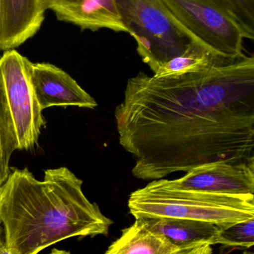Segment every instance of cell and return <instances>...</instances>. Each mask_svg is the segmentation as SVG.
<instances>
[{"label": "cell", "instance_id": "7a4b0ae2", "mask_svg": "<svg viewBox=\"0 0 254 254\" xmlns=\"http://www.w3.org/2000/svg\"><path fill=\"white\" fill-rule=\"evenodd\" d=\"M83 181L67 167L48 169L39 181L14 169L0 186V225L5 246L16 254H38L73 237L107 236L113 222L82 190Z\"/></svg>", "mask_w": 254, "mask_h": 254}, {"label": "cell", "instance_id": "7c38bea8", "mask_svg": "<svg viewBox=\"0 0 254 254\" xmlns=\"http://www.w3.org/2000/svg\"><path fill=\"white\" fill-rule=\"evenodd\" d=\"M179 248L136 219L104 254H174Z\"/></svg>", "mask_w": 254, "mask_h": 254}, {"label": "cell", "instance_id": "6da1fadb", "mask_svg": "<svg viewBox=\"0 0 254 254\" xmlns=\"http://www.w3.org/2000/svg\"><path fill=\"white\" fill-rule=\"evenodd\" d=\"M132 174L159 180L203 164H254V58H218L201 71L128 79L115 110Z\"/></svg>", "mask_w": 254, "mask_h": 254}, {"label": "cell", "instance_id": "4fadbf2b", "mask_svg": "<svg viewBox=\"0 0 254 254\" xmlns=\"http://www.w3.org/2000/svg\"><path fill=\"white\" fill-rule=\"evenodd\" d=\"M218 58L219 57L195 42L184 53L163 64L154 76L161 78L178 77L189 73L197 72L208 66Z\"/></svg>", "mask_w": 254, "mask_h": 254}, {"label": "cell", "instance_id": "ffe728a7", "mask_svg": "<svg viewBox=\"0 0 254 254\" xmlns=\"http://www.w3.org/2000/svg\"><path fill=\"white\" fill-rule=\"evenodd\" d=\"M3 228L1 227V225H0V247H1V245L4 244V239H3Z\"/></svg>", "mask_w": 254, "mask_h": 254}, {"label": "cell", "instance_id": "8fae6325", "mask_svg": "<svg viewBox=\"0 0 254 254\" xmlns=\"http://www.w3.org/2000/svg\"><path fill=\"white\" fill-rule=\"evenodd\" d=\"M139 221L151 231L167 239L179 249L199 243L214 245L218 225L178 218H147Z\"/></svg>", "mask_w": 254, "mask_h": 254}, {"label": "cell", "instance_id": "5b68a950", "mask_svg": "<svg viewBox=\"0 0 254 254\" xmlns=\"http://www.w3.org/2000/svg\"><path fill=\"white\" fill-rule=\"evenodd\" d=\"M161 1L187 34L216 56L233 60L244 55L241 28L216 0Z\"/></svg>", "mask_w": 254, "mask_h": 254}, {"label": "cell", "instance_id": "9a60e30c", "mask_svg": "<svg viewBox=\"0 0 254 254\" xmlns=\"http://www.w3.org/2000/svg\"><path fill=\"white\" fill-rule=\"evenodd\" d=\"M251 249L254 245V219L218 225L214 245Z\"/></svg>", "mask_w": 254, "mask_h": 254}, {"label": "cell", "instance_id": "ba28073f", "mask_svg": "<svg viewBox=\"0 0 254 254\" xmlns=\"http://www.w3.org/2000/svg\"><path fill=\"white\" fill-rule=\"evenodd\" d=\"M31 79L42 110L51 107L74 106L93 110L96 101L61 68L46 63L31 64Z\"/></svg>", "mask_w": 254, "mask_h": 254}, {"label": "cell", "instance_id": "30bf717a", "mask_svg": "<svg viewBox=\"0 0 254 254\" xmlns=\"http://www.w3.org/2000/svg\"><path fill=\"white\" fill-rule=\"evenodd\" d=\"M0 51L12 50L40 29L44 10L40 0H0Z\"/></svg>", "mask_w": 254, "mask_h": 254}, {"label": "cell", "instance_id": "44dd1931", "mask_svg": "<svg viewBox=\"0 0 254 254\" xmlns=\"http://www.w3.org/2000/svg\"><path fill=\"white\" fill-rule=\"evenodd\" d=\"M1 4H0V25H1Z\"/></svg>", "mask_w": 254, "mask_h": 254}, {"label": "cell", "instance_id": "d6986e66", "mask_svg": "<svg viewBox=\"0 0 254 254\" xmlns=\"http://www.w3.org/2000/svg\"><path fill=\"white\" fill-rule=\"evenodd\" d=\"M49 254H72L70 252L61 249H54Z\"/></svg>", "mask_w": 254, "mask_h": 254}, {"label": "cell", "instance_id": "52a82bcc", "mask_svg": "<svg viewBox=\"0 0 254 254\" xmlns=\"http://www.w3.org/2000/svg\"><path fill=\"white\" fill-rule=\"evenodd\" d=\"M155 181L159 186L169 190L254 195V164L210 163L189 170L180 179Z\"/></svg>", "mask_w": 254, "mask_h": 254}, {"label": "cell", "instance_id": "ac0fdd59", "mask_svg": "<svg viewBox=\"0 0 254 254\" xmlns=\"http://www.w3.org/2000/svg\"><path fill=\"white\" fill-rule=\"evenodd\" d=\"M0 254H16L14 252H12L11 250L8 249L5 244H2L0 247Z\"/></svg>", "mask_w": 254, "mask_h": 254}, {"label": "cell", "instance_id": "e0dca14e", "mask_svg": "<svg viewBox=\"0 0 254 254\" xmlns=\"http://www.w3.org/2000/svg\"><path fill=\"white\" fill-rule=\"evenodd\" d=\"M212 246L207 243L192 245L179 249L174 254H212Z\"/></svg>", "mask_w": 254, "mask_h": 254}, {"label": "cell", "instance_id": "8992f818", "mask_svg": "<svg viewBox=\"0 0 254 254\" xmlns=\"http://www.w3.org/2000/svg\"><path fill=\"white\" fill-rule=\"evenodd\" d=\"M31 64L13 49L5 51L0 58V76L19 150H30L37 145L46 125L31 83Z\"/></svg>", "mask_w": 254, "mask_h": 254}, {"label": "cell", "instance_id": "5bb4252c", "mask_svg": "<svg viewBox=\"0 0 254 254\" xmlns=\"http://www.w3.org/2000/svg\"><path fill=\"white\" fill-rule=\"evenodd\" d=\"M16 149V134L0 76V186L10 173V157Z\"/></svg>", "mask_w": 254, "mask_h": 254}, {"label": "cell", "instance_id": "9c48e42d", "mask_svg": "<svg viewBox=\"0 0 254 254\" xmlns=\"http://www.w3.org/2000/svg\"><path fill=\"white\" fill-rule=\"evenodd\" d=\"M40 3L44 11L52 10L59 20L82 30L107 28L127 33L114 0H40Z\"/></svg>", "mask_w": 254, "mask_h": 254}, {"label": "cell", "instance_id": "7402d4cb", "mask_svg": "<svg viewBox=\"0 0 254 254\" xmlns=\"http://www.w3.org/2000/svg\"><path fill=\"white\" fill-rule=\"evenodd\" d=\"M243 254H254L253 252H245Z\"/></svg>", "mask_w": 254, "mask_h": 254}, {"label": "cell", "instance_id": "277c9868", "mask_svg": "<svg viewBox=\"0 0 254 254\" xmlns=\"http://www.w3.org/2000/svg\"><path fill=\"white\" fill-rule=\"evenodd\" d=\"M114 1L127 33L137 42L139 55L154 74L195 43L171 17L161 0Z\"/></svg>", "mask_w": 254, "mask_h": 254}, {"label": "cell", "instance_id": "2e32d148", "mask_svg": "<svg viewBox=\"0 0 254 254\" xmlns=\"http://www.w3.org/2000/svg\"><path fill=\"white\" fill-rule=\"evenodd\" d=\"M237 22L245 38L254 39V0H216Z\"/></svg>", "mask_w": 254, "mask_h": 254}, {"label": "cell", "instance_id": "3957f363", "mask_svg": "<svg viewBox=\"0 0 254 254\" xmlns=\"http://www.w3.org/2000/svg\"><path fill=\"white\" fill-rule=\"evenodd\" d=\"M128 206L136 219L178 218L224 225L254 219V195L169 190L155 181L131 192Z\"/></svg>", "mask_w": 254, "mask_h": 254}]
</instances>
